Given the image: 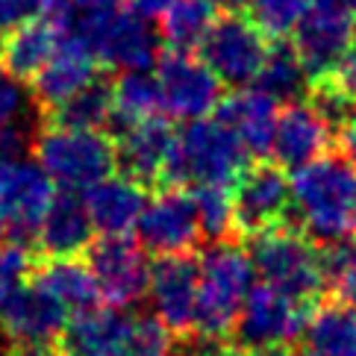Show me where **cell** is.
I'll return each instance as SVG.
<instances>
[{
	"label": "cell",
	"mask_w": 356,
	"mask_h": 356,
	"mask_svg": "<svg viewBox=\"0 0 356 356\" xmlns=\"http://www.w3.org/2000/svg\"><path fill=\"white\" fill-rule=\"evenodd\" d=\"M309 350L318 356H356V309L350 303H324L307 321Z\"/></svg>",
	"instance_id": "27"
},
{
	"label": "cell",
	"mask_w": 356,
	"mask_h": 356,
	"mask_svg": "<svg viewBox=\"0 0 356 356\" xmlns=\"http://www.w3.org/2000/svg\"><path fill=\"white\" fill-rule=\"evenodd\" d=\"M138 245L159 257L188 253L200 241V224L195 200L183 188H162L145 200V209L136 221Z\"/></svg>",
	"instance_id": "13"
},
{
	"label": "cell",
	"mask_w": 356,
	"mask_h": 356,
	"mask_svg": "<svg viewBox=\"0 0 356 356\" xmlns=\"http://www.w3.org/2000/svg\"><path fill=\"white\" fill-rule=\"evenodd\" d=\"M350 9H353V18H356V0H350Z\"/></svg>",
	"instance_id": "45"
},
{
	"label": "cell",
	"mask_w": 356,
	"mask_h": 356,
	"mask_svg": "<svg viewBox=\"0 0 356 356\" xmlns=\"http://www.w3.org/2000/svg\"><path fill=\"white\" fill-rule=\"evenodd\" d=\"M248 150L218 115L195 118L186 121L180 133H174L165 180L192 186H233L238 174L248 168Z\"/></svg>",
	"instance_id": "3"
},
{
	"label": "cell",
	"mask_w": 356,
	"mask_h": 356,
	"mask_svg": "<svg viewBox=\"0 0 356 356\" xmlns=\"http://www.w3.org/2000/svg\"><path fill=\"white\" fill-rule=\"evenodd\" d=\"M33 283L44 289L50 298L59 300L68 315L97 307L100 291L88 265L77 257H44L39 265L33 262Z\"/></svg>",
	"instance_id": "24"
},
{
	"label": "cell",
	"mask_w": 356,
	"mask_h": 356,
	"mask_svg": "<svg viewBox=\"0 0 356 356\" xmlns=\"http://www.w3.org/2000/svg\"><path fill=\"white\" fill-rule=\"evenodd\" d=\"M248 257L253 274H259L265 286H274L300 300L312 303L327 286L324 253L315 248L312 238L286 230V227L257 233Z\"/></svg>",
	"instance_id": "5"
},
{
	"label": "cell",
	"mask_w": 356,
	"mask_h": 356,
	"mask_svg": "<svg viewBox=\"0 0 356 356\" xmlns=\"http://www.w3.org/2000/svg\"><path fill=\"white\" fill-rule=\"evenodd\" d=\"M192 200H195V209H197L200 236H207L212 241H224L236 230L230 186H195Z\"/></svg>",
	"instance_id": "31"
},
{
	"label": "cell",
	"mask_w": 356,
	"mask_h": 356,
	"mask_svg": "<svg viewBox=\"0 0 356 356\" xmlns=\"http://www.w3.org/2000/svg\"><path fill=\"white\" fill-rule=\"evenodd\" d=\"M97 62L115 71H150L159 59V33L156 24L133 9H121L92 44Z\"/></svg>",
	"instance_id": "18"
},
{
	"label": "cell",
	"mask_w": 356,
	"mask_h": 356,
	"mask_svg": "<svg viewBox=\"0 0 356 356\" xmlns=\"http://www.w3.org/2000/svg\"><path fill=\"white\" fill-rule=\"evenodd\" d=\"M68 312L35 283H24L0 309V333L6 345L24 341H59Z\"/></svg>",
	"instance_id": "19"
},
{
	"label": "cell",
	"mask_w": 356,
	"mask_h": 356,
	"mask_svg": "<svg viewBox=\"0 0 356 356\" xmlns=\"http://www.w3.org/2000/svg\"><path fill=\"white\" fill-rule=\"evenodd\" d=\"M3 238H6V221L0 218V245H3Z\"/></svg>",
	"instance_id": "44"
},
{
	"label": "cell",
	"mask_w": 356,
	"mask_h": 356,
	"mask_svg": "<svg viewBox=\"0 0 356 356\" xmlns=\"http://www.w3.org/2000/svg\"><path fill=\"white\" fill-rule=\"evenodd\" d=\"M209 6H233V3H241V0H207Z\"/></svg>",
	"instance_id": "43"
},
{
	"label": "cell",
	"mask_w": 356,
	"mask_h": 356,
	"mask_svg": "<svg viewBox=\"0 0 356 356\" xmlns=\"http://www.w3.org/2000/svg\"><path fill=\"white\" fill-rule=\"evenodd\" d=\"M212 9L207 0H174L165 9V15L156 21L159 24V42L168 44V50H197L203 35H207L212 18Z\"/></svg>",
	"instance_id": "28"
},
{
	"label": "cell",
	"mask_w": 356,
	"mask_h": 356,
	"mask_svg": "<svg viewBox=\"0 0 356 356\" xmlns=\"http://www.w3.org/2000/svg\"><path fill=\"white\" fill-rule=\"evenodd\" d=\"M330 80L339 83L350 97H356V42L350 44V50L345 56H341V62L333 68V74H330Z\"/></svg>",
	"instance_id": "38"
},
{
	"label": "cell",
	"mask_w": 356,
	"mask_h": 356,
	"mask_svg": "<svg viewBox=\"0 0 356 356\" xmlns=\"http://www.w3.org/2000/svg\"><path fill=\"white\" fill-rule=\"evenodd\" d=\"M121 9H127V0H68V21H65V30L62 33H74L77 39H83L92 47L100 30H104Z\"/></svg>",
	"instance_id": "32"
},
{
	"label": "cell",
	"mask_w": 356,
	"mask_h": 356,
	"mask_svg": "<svg viewBox=\"0 0 356 356\" xmlns=\"http://www.w3.org/2000/svg\"><path fill=\"white\" fill-rule=\"evenodd\" d=\"M312 303L274 286L253 283L236 315L233 333L245 350H283L303 336Z\"/></svg>",
	"instance_id": "6"
},
{
	"label": "cell",
	"mask_w": 356,
	"mask_h": 356,
	"mask_svg": "<svg viewBox=\"0 0 356 356\" xmlns=\"http://www.w3.org/2000/svg\"><path fill=\"white\" fill-rule=\"evenodd\" d=\"M88 250V271L95 277L100 298L112 307L130 309L147 295L150 259L147 250L130 236H100L86 248Z\"/></svg>",
	"instance_id": "10"
},
{
	"label": "cell",
	"mask_w": 356,
	"mask_h": 356,
	"mask_svg": "<svg viewBox=\"0 0 356 356\" xmlns=\"http://www.w3.org/2000/svg\"><path fill=\"white\" fill-rule=\"evenodd\" d=\"M291 33H295L291 47L303 62L309 83L330 77L356 42V18L350 0H312V6L303 12V18Z\"/></svg>",
	"instance_id": "7"
},
{
	"label": "cell",
	"mask_w": 356,
	"mask_h": 356,
	"mask_svg": "<svg viewBox=\"0 0 356 356\" xmlns=\"http://www.w3.org/2000/svg\"><path fill=\"white\" fill-rule=\"evenodd\" d=\"M145 183L127 174H106L86 188L83 207L97 236H130L145 209Z\"/></svg>",
	"instance_id": "20"
},
{
	"label": "cell",
	"mask_w": 356,
	"mask_h": 356,
	"mask_svg": "<svg viewBox=\"0 0 356 356\" xmlns=\"http://www.w3.org/2000/svg\"><path fill=\"white\" fill-rule=\"evenodd\" d=\"M253 265L245 248L233 241H212L197 259V309L195 330L200 339L221 341L233 333L236 315L253 289Z\"/></svg>",
	"instance_id": "2"
},
{
	"label": "cell",
	"mask_w": 356,
	"mask_h": 356,
	"mask_svg": "<svg viewBox=\"0 0 356 356\" xmlns=\"http://www.w3.org/2000/svg\"><path fill=\"white\" fill-rule=\"evenodd\" d=\"M33 271V253L24 245H6L0 248V309L6 307V300L27 283Z\"/></svg>",
	"instance_id": "35"
},
{
	"label": "cell",
	"mask_w": 356,
	"mask_h": 356,
	"mask_svg": "<svg viewBox=\"0 0 356 356\" xmlns=\"http://www.w3.org/2000/svg\"><path fill=\"white\" fill-rule=\"evenodd\" d=\"M291 212L307 238L339 245L356 236V165L348 156H318L289 180Z\"/></svg>",
	"instance_id": "1"
},
{
	"label": "cell",
	"mask_w": 356,
	"mask_h": 356,
	"mask_svg": "<svg viewBox=\"0 0 356 356\" xmlns=\"http://www.w3.org/2000/svg\"><path fill=\"white\" fill-rule=\"evenodd\" d=\"M97 80V56L74 33H59L56 50L44 62V68L30 80L33 97L44 112L59 106L62 100L77 95L80 88Z\"/></svg>",
	"instance_id": "17"
},
{
	"label": "cell",
	"mask_w": 356,
	"mask_h": 356,
	"mask_svg": "<svg viewBox=\"0 0 356 356\" xmlns=\"http://www.w3.org/2000/svg\"><path fill=\"white\" fill-rule=\"evenodd\" d=\"M257 88L265 92L271 100H295L303 95V88L309 86V77L303 71V62L298 59L291 44H274L265 50V59L257 74Z\"/></svg>",
	"instance_id": "29"
},
{
	"label": "cell",
	"mask_w": 356,
	"mask_h": 356,
	"mask_svg": "<svg viewBox=\"0 0 356 356\" xmlns=\"http://www.w3.org/2000/svg\"><path fill=\"white\" fill-rule=\"evenodd\" d=\"M109 86L106 83H88L77 95L62 100L59 106L47 109V121L56 127H74V130H104L109 124Z\"/></svg>",
	"instance_id": "30"
},
{
	"label": "cell",
	"mask_w": 356,
	"mask_h": 356,
	"mask_svg": "<svg viewBox=\"0 0 356 356\" xmlns=\"http://www.w3.org/2000/svg\"><path fill=\"white\" fill-rule=\"evenodd\" d=\"M39 18V3L35 0H0V33H9Z\"/></svg>",
	"instance_id": "37"
},
{
	"label": "cell",
	"mask_w": 356,
	"mask_h": 356,
	"mask_svg": "<svg viewBox=\"0 0 356 356\" xmlns=\"http://www.w3.org/2000/svg\"><path fill=\"white\" fill-rule=\"evenodd\" d=\"M218 118L230 127V133L248 150V156L268 154L274 121H277V100H271L259 88L241 86L236 95L218 104Z\"/></svg>",
	"instance_id": "23"
},
{
	"label": "cell",
	"mask_w": 356,
	"mask_h": 356,
	"mask_svg": "<svg viewBox=\"0 0 356 356\" xmlns=\"http://www.w3.org/2000/svg\"><path fill=\"white\" fill-rule=\"evenodd\" d=\"M250 21L265 35H289L298 27L303 12L312 6V0H248Z\"/></svg>",
	"instance_id": "33"
},
{
	"label": "cell",
	"mask_w": 356,
	"mask_h": 356,
	"mask_svg": "<svg viewBox=\"0 0 356 356\" xmlns=\"http://www.w3.org/2000/svg\"><path fill=\"white\" fill-rule=\"evenodd\" d=\"M291 212L289 177L280 165H253L238 174L233 188V227L245 236H257L283 227Z\"/></svg>",
	"instance_id": "12"
},
{
	"label": "cell",
	"mask_w": 356,
	"mask_h": 356,
	"mask_svg": "<svg viewBox=\"0 0 356 356\" xmlns=\"http://www.w3.org/2000/svg\"><path fill=\"white\" fill-rule=\"evenodd\" d=\"M35 162L62 192H86L115 168V142L104 130L50 124L33 138Z\"/></svg>",
	"instance_id": "4"
},
{
	"label": "cell",
	"mask_w": 356,
	"mask_h": 356,
	"mask_svg": "<svg viewBox=\"0 0 356 356\" xmlns=\"http://www.w3.org/2000/svg\"><path fill=\"white\" fill-rule=\"evenodd\" d=\"M127 3H130V9L136 12V15H142V18L156 24L165 15V9L174 3V0H127Z\"/></svg>",
	"instance_id": "39"
},
{
	"label": "cell",
	"mask_w": 356,
	"mask_h": 356,
	"mask_svg": "<svg viewBox=\"0 0 356 356\" xmlns=\"http://www.w3.org/2000/svg\"><path fill=\"white\" fill-rule=\"evenodd\" d=\"M24 112H27V95H24V86L0 68V136H3L6 130H12V127H21Z\"/></svg>",
	"instance_id": "36"
},
{
	"label": "cell",
	"mask_w": 356,
	"mask_h": 356,
	"mask_svg": "<svg viewBox=\"0 0 356 356\" xmlns=\"http://www.w3.org/2000/svg\"><path fill=\"white\" fill-rule=\"evenodd\" d=\"M159 109L174 121H195L212 115L221 104V80L203 59L188 50H168L156 59Z\"/></svg>",
	"instance_id": "8"
},
{
	"label": "cell",
	"mask_w": 356,
	"mask_h": 356,
	"mask_svg": "<svg viewBox=\"0 0 356 356\" xmlns=\"http://www.w3.org/2000/svg\"><path fill=\"white\" fill-rule=\"evenodd\" d=\"M168 356H236V350L224 348L221 341H207L203 339V345H195V348H183V350H171Z\"/></svg>",
	"instance_id": "40"
},
{
	"label": "cell",
	"mask_w": 356,
	"mask_h": 356,
	"mask_svg": "<svg viewBox=\"0 0 356 356\" xmlns=\"http://www.w3.org/2000/svg\"><path fill=\"white\" fill-rule=\"evenodd\" d=\"M133 312L121 307H92L74 312L59 333L62 356H130Z\"/></svg>",
	"instance_id": "15"
},
{
	"label": "cell",
	"mask_w": 356,
	"mask_h": 356,
	"mask_svg": "<svg viewBox=\"0 0 356 356\" xmlns=\"http://www.w3.org/2000/svg\"><path fill=\"white\" fill-rule=\"evenodd\" d=\"M154 303V315L171 330V333H188L195 330L197 309V259L188 253H171L159 257L150 265L147 295Z\"/></svg>",
	"instance_id": "14"
},
{
	"label": "cell",
	"mask_w": 356,
	"mask_h": 356,
	"mask_svg": "<svg viewBox=\"0 0 356 356\" xmlns=\"http://www.w3.org/2000/svg\"><path fill=\"white\" fill-rule=\"evenodd\" d=\"M324 277L345 300H356V238L330 245L324 253Z\"/></svg>",
	"instance_id": "34"
},
{
	"label": "cell",
	"mask_w": 356,
	"mask_h": 356,
	"mask_svg": "<svg viewBox=\"0 0 356 356\" xmlns=\"http://www.w3.org/2000/svg\"><path fill=\"white\" fill-rule=\"evenodd\" d=\"M330 136H333V130L318 115L312 104L289 100L283 109H277L268 154H274V162L283 171H298L327 154Z\"/></svg>",
	"instance_id": "16"
},
{
	"label": "cell",
	"mask_w": 356,
	"mask_h": 356,
	"mask_svg": "<svg viewBox=\"0 0 356 356\" xmlns=\"http://www.w3.org/2000/svg\"><path fill=\"white\" fill-rule=\"evenodd\" d=\"M56 186L27 156H0V218L15 233V245H33L35 227L47 212Z\"/></svg>",
	"instance_id": "11"
},
{
	"label": "cell",
	"mask_w": 356,
	"mask_h": 356,
	"mask_svg": "<svg viewBox=\"0 0 356 356\" xmlns=\"http://www.w3.org/2000/svg\"><path fill=\"white\" fill-rule=\"evenodd\" d=\"M92 238H95V230L83 207V197H77V192H62V195H54L47 212L42 215L33 236V245L44 257H80L92 245Z\"/></svg>",
	"instance_id": "22"
},
{
	"label": "cell",
	"mask_w": 356,
	"mask_h": 356,
	"mask_svg": "<svg viewBox=\"0 0 356 356\" xmlns=\"http://www.w3.org/2000/svg\"><path fill=\"white\" fill-rule=\"evenodd\" d=\"M109 124L118 130L133 127L159 112V86L150 71H121L118 80L109 86Z\"/></svg>",
	"instance_id": "26"
},
{
	"label": "cell",
	"mask_w": 356,
	"mask_h": 356,
	"mask_svg": "<svg viewBox=\"0 0 356 356\" xmlns=\"http://www.w3.org/2000/svg\"><path fill=\"white\" fill-rule=\"evenodd\" d=\"M171 147H174V127L165 118L154 115L133 127H124L115 145V162H121L124 174L138 183L165 180Z\"/></svg>",
	"instance_id": "21"
},
{
	"label": "cell",
	"mask_w": 356,
	"mask_h": 356,
	"mask_svg": "<svg viewBox=\"0 0 356 356\" xmlns=\"http://www.w3.org/2000/svg\"><path fill=\"white\" fill-rule=\"evenodd\" d=\"M341 145H345V156L356 165V112H353V118L341 127Z\"/></svg>",
	"instance_id": "41"
},
{
	"label": "cell",
	"mask_w": 356,
	"mask_h": 356,
	"mask_svg": "<svg viewBox=\"0 0 356 356\" xmlns=\"http://www.w3.org/2000/svg\"><path fill=\"white\" fill-rule=\"evenodd\" d=\"M277 356H318V353L309 350V348H307V350H286V348H283V350H277Z\"/></svg>",
	"instance_id": "42"
},
{
	"label": "cell",
	"mask_w": 356,
	"mask_h": 356,
	"mask_svg": "<svg viewBox=\"0 0 356 356\" xmlns=\"http://www.w3.org/2000/svg\"><path fill=\"white\" fill-rule=\"evenodd\" d=\"M197 50L221 83L241 88L257 80L268 42H265V33L250 18L224 15L209 24Z\"/></svg>",
	"instance_id": "9"
},
{
	"label": "cell",
	"mask_w": 356,
	"mask_h": 356,
	"mask_svg": "<svg viewBox=\"0 0 356 356\" xmlns=\"http://www.w3.org/2000/svg\"><path fill=\"white\" fill-rule=\"evenodd\" d=\"M56 42L59 30L54 24L33 18L3 35V42H0V68L18 83H27L44 68V62L56 50Z\"/></svg>",
	"instance_id": "25"
}]
</instances>
